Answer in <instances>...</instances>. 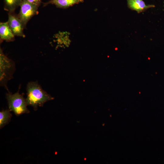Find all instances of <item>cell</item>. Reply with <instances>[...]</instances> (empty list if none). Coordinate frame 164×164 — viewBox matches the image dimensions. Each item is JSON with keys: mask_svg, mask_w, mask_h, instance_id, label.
Masks as SVG:
<instances>
[{"mask_svg": "<svg viewBox=\"0 0 164 164\" xmlns=\"http://www.w3.org/2000/svg\"><path fill=\"white\" fill-rule=\"evenodd\" d=\"M26 90V100L27 105L32 106L35 110H37L38 107L43 106L47 101L54 99L44 91L36 81L28 83Z\"/></svg>", "mask_w": 164, "mask_h": 164, "instance_id": "6da1fadb", "label": "cell"}, {"mask_svg": "<svg viewBox=\"0 0 164 164\" xmlns=\"http://www.w3.org/2000/svg\"><path fill=\"white\" fill-rule=\"evenodd\" d=\"M23 0H4V9L9 12H14Z\"/></svg>", "mask_w": 164, "mask_h": 164, "instance_id": "9c48e42d", "label": "cell"}, {"mask_svg": "<svg viewBox=\"0 0 164 164\" xmlns=\"http://www.w3.org/2000/svg\"><path fill=\"white\" fill-rule=\"evenodd\" d=\"M31 4L39 7L41 3V0H26Z\"/></svg>", "mask_w": 164, "mask_h": 164, "instance_id": "8fae6325", "label": "cell"}, {"mask_svg": "<svg viewBox=\"0 0 164 164\" xmlns=\"http://www.w3.org/2000/svg\"><path fill=\"white\" fill-rule=\"evenodd\" d=\"M15 36L10 29L7 22L0 23V43L3 41L8 42L13 41L15 40Z\"/></svg>", "mask_w": 164, "mask_h": 164, "instance_id": "8992f818", "label": "cell"}, {"mask_svg": "<svg viewBox=\"0 0 164 164\" xmlns=\"http://www.w3.org/2000/svg\"><path fill=\"white\" fill-rule=\"evenodd\" d=\"M84 1V0H50L44 3L43 6L51 4L55 5L57 8L66 9Z\"/></svg>", "mask_w": 164, "mask_h": 164, "instance_id": "ba28073f", "label": "cell"}, {"mask_svg": "<svg viewBox=\"0 0 164 164\" xmlns=\"http://www.w3.org/2000/svg\"><path fill=\"white\" fill-rule=\"evenodd\" d=\"M15 70L14 62L8 58L0 49V85L7 89L6 86L8 81L13 77Z\"/></svg>", "mask_w": 164, "mask_h": 164, "instance_id": "7a4b0ae2", "label": "cell"}, {"mask_svg": "<svg viewBox=\"0 0 164 164\" xmlns=\"http://www.w3.org/2000/svg\"><path fill=\"white\" fill-rule=\"evenodd\" d=\"M9 109L5 110L0 112V129L4 127L10 121L12 114Z\"/></svg>", "mask_w": 164, "mask_h": 164, "instance_id": "30bf717a", "label": "cell"}, {"mask_svg": "<svg viewBox=\"0 0 164 164\" xmlns=\"http://www.w3.org/2000/svg\"><path fill=\"white\" fill-rule=\"evenodd\" d=\"M19 17L25 28L30 19L34 15L38 13L39 7L32 4L26 0H23L20 5Z\"/></svg>", "mask_w": 164, "mask_h": 164, "instance_id": "277c9868", "label": "cell"}, {"mask_svg": "<svg viewBox=\"0 0 164 164\" xmlns=\"http://www.w3.org/2000/svg\"><path fill=\"white\" fill-rule=\"evenodd\" d=\"M127 2L128 8L138 13L155 7L153 5H146L143 0H127Z\"/></svg>", "mask_w": 164, "mask_h": 164, "instance_id": "52a82bcc", "label": "cell"}, {"mask_svg": "<svg viewBox=\"0 0 164 164\" xmlns=\"http://www.w3.org/2000/svg\"><path fill=\"white\" fill-rule=\"evenodd\" d=\"M8 19L7 21L8 26L15 36L25 37L23 32L24 28L18 14L14 12L8 13Z\"/></svg>", "mask_w": 164, "mask_h": 164, "instance_id": "5b68a950", "label": "cell"}, {"mask_svg": "<svg viewBox=\"0 0 164 164\" xmlns=\"http://www.w3.org/2000/svg\"><path fill=\"white\" fill-rule=\"evenodd\" d=\"M9 109L13 111L17 115L29 112L27 108V105L26 99L19 91L12 94L9 92L6 94Z\"/></svg>", "mask_w": 164, "mask_h": 164, "instance_id": "3957f363", "label": "cell"}]
</instances>
